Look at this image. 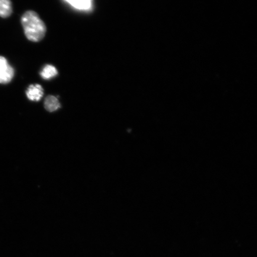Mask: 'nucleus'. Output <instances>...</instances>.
Here are the masks:
<instances>
[{
    "label": "nucleus",
    "instance_id": "0eeeda50",
    "mask_svg": "<svg viewBox=\"0 0 257 257\" xmlns=\"http://www.w3.org/2000/svg\"><path fill=\"white\" fill-rule=\"evenodd\" d=\"M56 67L52 65H46L41 72V76L44 79L48 80L57 75Z\"/></svg>",
    "mask_w": 257,
    "mask_h": 257
},
{
    "label": "nucleus",
    "instance_id": "20e7f679",
    "mask_svg": "<svg viewBox=\"0 0 257 257\" xmlns=\"http://www.w3.org/2000/svg\"><path fill=\"white\" fill-rule=\"evenodd\" d=\"M72 7L80 11H89L92 8V0H64Z\"/></svg>",
    "mask_w": 257,
    "mask_h": 257
},
{
    "label": "nucleus",
    "instance_id": "f03ea898",
    "mask_svg": "<svg viewBox=\"0 0 257 257\" xmlns=\"http://www.w3.org/2000/svg\"><path fill=\"white\" fill-rule=\"evenodd\" d=\"M14 75V69L5 57L0 56V83L7 84L12 81Z\"/></svg>",
    "mask_w": 257,
    "mask_h": 257
},
{
    "label": "nucleus",
    "instance_id": "39448f33",
    "mask_svg": "<svg viewBox=\"0 0 257 257\" xmlns=\"http://www.w3.org/2000/svg\"><path fill=\"white\" fill-rule=\"evenodd\" d=\"M44 106L45 108L49 112L55 111L61 107L59 99L53 95L47 96L45 99Z\"/></svg>",
    "mask_w": 257,
    "mask_h": 257
},
{
    "label": "nucleus",
    "instance_id": "423d86ee",
    "mask_svg": "<svg viewBox=\"0 0 257 257\" xmlns=\"http://www.w3.org/2000/svg\"><path fill=\"white\" fill-rule=\"evenodd\" d=\"M13 12L11 0H0V17L7 18L11 16Z\"/></svg>",
    "mask_w": 257,
    "mask_h": 257
},
{
    "label": "nucleus",
    "instance_id": "f257e3e1",
    "mask_svg": "<svg viewBox=\"0 0 257 257\" xmlns=\"http://www.w3.org/2000/svg\"><path fill=\"white\" fill-rule=\"evenodd\" d=\"M21 23L25 36L31 41L39 42L46 34V26L36 12H26L21 18Z\"/></svg>",
    "mask_w": 257,
    "mask_h": 257
},
{
    "label": "nucleus",
    "instance_id": "7ed1b4c3",
    "mask_svg": "<svg viewBox=\"0 0 257 257\" xmlns=\"http://www.w3.org/2000/svg\"><path fill=\"white\" fill-rule=\"evenodd\" d=\"M27 97L32 101H39L44 95V89L40 85H31L26 91Z\"/></svg>",
    "mask_w": 257,
    "mask_h": 257
}]
</instances>
